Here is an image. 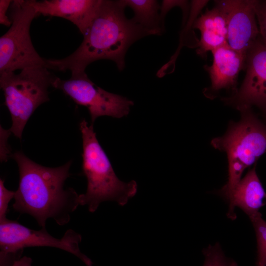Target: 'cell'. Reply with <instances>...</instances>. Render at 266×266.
I'll return each instance as SVG.
<instances>
[{"label": "cell", "mask_w": 266, "mask_h": 266, "mask_svg": "<svg viewBox=\"0 0 266 266\" xmlns=\"http://www.w3.org/2000/svg\"><path fill=\"white\" fill-rule=\"evenodd\" d=\"M254 9L260 31V36L266 44V0H255Z\"/></svg>", "instance_id": "obj_18"}, {"label": "cell", "mask_w": 266, "mask_h": 266, "mask_svg": "<svg viewBox=\"0 0 266 266\" xmlns=\"http://www.w3.org/2000/svg\"><path fill=\"white\" fill-rule=\"evenodd\" d=\"M211 52L212 64L205 66L211 80L209 90L217 92L224 89H234L240 71L245 69L246 56L233 49L228 44Z\"/></svg>", "instance_id": "obj_12"}, {"label": "cell", "mask_w": 266, "mask_h": 266, "mask_svg": "<svg viewBox=\"0 0 266 266\" xmlns=\"http://www.w3.org/2000/svg\"><path fill=\"white\" fill-rule=\"evenodd\" d=\"M180 6L183 10L184 19L188 11V1L186 0H163L160 6V14L162 23L164 26V18L168 11L174 6Z\"/></svg>", "instance_id": "obj_20"}, {"label": "cell", "mask_w": 266, "mask_h": 266, "mask_svg": "<svg viewBox=\"0 0 266 266\" xmlns=\"http://www.w3.org/2000/svg\"><path fill=\"white\" fill-rule=\"evenodd\" d=\"M254 0H217L226 19L228 45L246 56L260 36Z\"/></svg>", "instance_id": "obj_9"}, {"label": "cell", "mask_w": 266, "mask_h": 266, "mask_svg": "<svg viewBox=\"0 0 266 266\" xmlns=\"http://www.w3.org/2000/svg\"><path fill=\"white\" fill-rule=\"evenodd\" d=\"M12 1V0H0V23L10 27L11 26L12 22L7 15V11Z\"/></svg>", "instance_id": "obj_21"}, {"label": "cell", "mask_w": 266, "mask_h": 266, "mask_svg": "<svg viewBox=\"0 0 266 266\" xmlns=\"http://www.w3.org/2000/svg\"><path fill=\"white\" fill-rule=\"evenodd\" d=\"M15 192L10 191L5 188L4 180H0V221L6 218V213L9 202L14 198Z\"/></svg>", "instance_id": "obj_19"}, {"label": "cell", "mask_w": 266, "mask_h": 266, "mask_svg": "<svg viewBox=\"0 0 266 266\" xmlns=\"http://www.w3.org/2000/svg\"><path fill=\"white\" fill-rule=\"evenodd\" d=\"M202 253L204 257L203 266H237L235 261L225 256L218 243L210 245Z\"/></svg>", "instance_id": "obj_17"}, {"label": "cell", "mask_w": 266, "mask_h": 266, "mask_svg": "<svg viewBox=\"0 0 266 266\" xmlns=\"http://www.w3.org/2000/svg\"><path fill=\"white\" fill-rule=\"evenodd\" d=\"M243 83L228 103L239 110L255 105L266 108V44L260 36L246 56Z\"/></svg>", "instance_id": "obj_10"}, {"label": "cell", "mask_w": 266, "mask_h": 266, "mask_svg": "<svg viewBox=\"0 0 266 266\" xmlns=\"http://www.w3.org/2000/svg\"><path fill=\"white\" fill-rule=\"evenodd\" d=\"M83 142L82 170L87 180L85 194L79 195V205H87L94 212L104 201H115L124 206L134 197L137 185L125 182L116 175L106 153L100 144L93 125L83 120L80 123Z\"/></svg>", "instance_id": "obj_3"}, {"label": "cell", "mask_w": 266, "mask_h": 266, "mask_svg": "<svg viewBox=\"0 0 266 266\" xmlns=\"http://www.w3.org/2000/svg\"><path fill=\"white\" fill-rule=\"evenodd\" d=\"M52 86L62 91L76 104L87 108L92 124L98 117L120 118L130 112L133 102L122 96L108 92L94 84L85 72L72 73L63 80L56 77Z\"/></svg>", "instance_id": "obj_8"}, {"label": "cell", "mask_w": 266, "mask_h": 266, "mask_svg": "<svg viewBox=\"0 0 266 266\" xmlns=\"http://www.w3.org/2000/svg\"><path fill=\"white\" fill-rule=\"evenodd\" d=\"M32 259L29 257L24 256L14 262L11 266H32Z\"/></svg>", "instance_id": "obj_22"}, {"label": "cell", "mask_w": 266, "mask_h": 266, "mask_svg": "<svg viewBox=\"0 0 266 266\" xmlns=\"http://www.w3.org/2000/svg\"><path fill=\"white\" fill-rule=\"evenodd\" d=\"M11 157L17 162L19 173L13 209L30 215L42 228L45 227L49 218L59 225L66 224L79 205V195L72 188H64L71 161L59 167H48L33 162L21 151Z\"/></svg>", "instance_id": "obj_2"}, {"label": "cell", "mask_w": 266, "mask_h": 266, "mask_svg": "<svg viewBox=\"0 0 266 266\" xmlns=\"http://www.w3.org/2000/svg\"><path fill=\"white\" fill-rule=\"evenodd\" d=\"M38 15L59 17L73 23L84 35L90 27L100 0H32Z\"/></svg>", "instance_id": "obj_11"}, {"label": "cell", "mask_w": 266, "mask_h": 266, "mask_svg": "<svg viewBox=\"0 0 266 266\" xmlns=\"http://www.w3.org/2000/svg\"><path fill=\"white\" fill-rule=\"evenodd\" d=\"M81 239V235L71 229L59 239L50 235L45 227L38 231L32 230L6 218L0 221V266H11L21 258L25 248L43 246L66 251L78 258L86 266H92L91 260L80 250Z\"/></svg>", "instance_id": "obj_7"}, {"label": "cell", "mask_w": 266, "mask_h": 266, "mask_svg": "<svg viewBox=\"0 0 266 266\" xmlns=\"http://www.w3.org/2000/svg\"><path fill=\"white\" fill-rule=\"evenodd\" d=\"M11 26L0 38V73L35 66H46L45 59L34 49L30 29L38 16L32 0H13L9 8Z\"/></svg>", "instance_id": "obj_6"}, {"label": "cell", "mask_w": 266, "mask_h": 266, "mask_svg": "<svg viewBox=\"0 0 266 266\" xmlns=\"http://www.w3.org/2000/svg\"><path fill=\"white\" fill-rule=\"evenodd\" d=\"M239 111L240 120L231 122L224 135L214 138L211 142L215 149L227 155L228 181L218 192L225 199L240 181L244 170L266 152V126L250 108Z\"/></svg>", "instance_id": "obj_4"}, {"label": "cell", "mask_w": 266, "mask_h": 266, "mask_svg": "<svg viewBox=\"0 0 266 266\" xmlns=\"http://www.w3.org/2000/svg\"><path fill=\"white\" fill-rule=\"evenodd\" d=\"M126 7L131 8L134 13L132 19L137 24L153 32L161 34L164 29L160 14V5L155 0H122Z\"/></svg>", "instance_id": "obj_15"}, {"label": "cell", "mask_w": 266, "mask_h": 266, "mask_svg": "<svg viewBox=\"0 0 266 266\" xmlns=\"http://www.w3.org/2000/svg\"><path fill=\"white\" fill-rule=\"evenodd\" d=\"M193 28L199 30L200 33L196 52L201 57H204L208 51L212 52L228 44L226 17L217 4L201 14L195 21Z\"/></svg>", "instance_id": "obj_14"}, {"label": "cell", "mask_w": 266, "mask_h": 266, "mask_svg": "<svg viewBox=\"0 0 266 266\" xmlns=\"http://www.w3.org/2000/svg\"><path fill=\"white\" fill-rule=\"evenodd\" d=\"M56 76L45 66L26 67L18 73H0V86L12 122L9 131L21 139L24 127L35 110L49 100L48 88Z\"/></svg>", "instance_id": "obj_5"}, {"label": "cell", "mask_w": 266, "mask_h": 266, "mask_svg": "<svg viewBox=\"0 0 266 266\" xmlns=\"http://www.w3.org/2000/svg\"><path fill=\"white\" fill-rule=\"evenodd\" d=\"M250 219L255 231L257 242L256 266H266V221L260 213Z\"/></svg>", "instance_id": "obj_16"}, {"label": "cell", "mask_w": 266, "mask_h": 266, "mask_svg": "<svg viewBox=\"0 0 266 266\" xmlns=\"http://www.w3.org/2000/svg\"><path fill=\"white\" fill-rule=\"evenodd\" d=\"M122 0H100L95 17L83 35L79 47L71 54L61 59H45L46 67L72 73L85 72L91 63L109 60L118 69L125 66V55L129 47L145 36L155 35L125 15Z\"/></svg>", "instance_id": "obj_1"}, {"label": "cell", "mask_w": 266, "mask_h": 266, "mask_svg": "<svg viewBox=\"0 0 266 266\" xmlns=\"http://www.w3.org/2000/svg\"><path fill=\"white\" fill-rule=\"evenodd\" d=\"M229 204L228 217L234 220V208L242 209L250 218L260 213L266 204V193L256 171V165L234 187L225 199Z\"/></svg>", "instance_id": "obj_13"}]
</instances>
